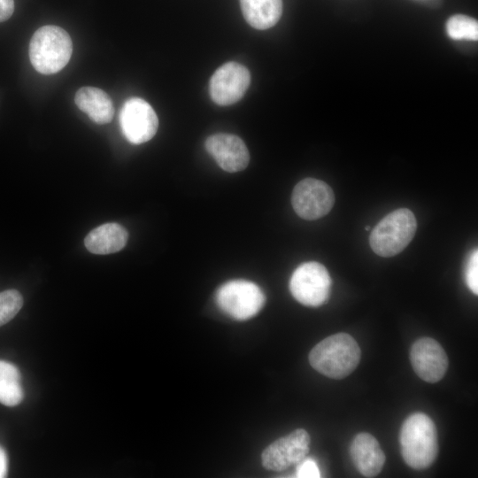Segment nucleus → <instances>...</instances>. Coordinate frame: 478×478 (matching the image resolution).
Listing matches in <instances>:
<instances>
[{
  "instance_id": "1",
  "label": "nucleus",
  "mask_w": 478,
  "mask_h": 478,
  "mask_svg": "<svg viewBox=\"0 0 478 478\" xmlns=\"http://www.w3.org/2000/svg\"><path fill=\"white\" fill-rule=\"evenodd\" d=\"M399 442L405 462L413 469H425L436 459V428L434 421L423 412H414L404 421Z\"/></svg>"
},
{
  "instance_id": "2",
  "label": "nucleus",
  "mask_w": 478,
  "mask_h": 478,
  "mask_svg": "<svg viewBox=\"0 0 478 478\" xmlns=\"http://www.w3.org/2000/svg\"><path fill=\"white\" fill-rule=\"evenodd\" d=\"M360 360V349L346 333L328 336L310 351L309 362L319 373L332 379H343L352 373Z\"/></svg>"
},
{
  "instance_id": "3",
  "label": "nucleus",
  "mask_w": 478,
  "mask_h": 478,
  "mask_svg": "<svg viewBox=\"0 0 478 478\" xmlns=\"http://www.w3.org/2000/svg\"><path fill=\"white\" fill-rule=\"evenodd\" d=\"M73 42L60 27L47 25L37 29L29 43V58L34 68L42 74L62 70L69 62Z\"/></svg>"
},
{
  "instance_id": "4",
  "label": "nucleus",
  "mask_w": 478,
  "mask_h": 478,
  "mask_svg": "<svg viewBox=\"0 0 478 478\" xmlns=\"http://www.w3.org/2000/svg\"><path fill=\"white\" fill-rule=\"evenodd\" d=\"M416 230L413 212L407 208L397 209L375 225L369 235V244L378 256L393 257L406 248Z\"/></svg>"
},
{
  "instance_id": "5",
  "label": "nucleus",
  "mask_w": 478,
  "mask_h": 478,
  "mask_svg": "<svg viewBox=\"0 0 478 478\" xmlns=\"http://www.w3.org/2000/svg\"><path fill=\"white\" fill-rule=\"evenodd\" d=\"M215 299L219 308L236 320L254 317L266 302L262 289L246 280H232L223 283L217 289Z\"/></svg>"
},
{
  "instance_id": "6",
  "label": "nucleus",
  "mask_w": 478,
  "mask_h": 478,
  "mask_svg": "<svg viewBox=\"0 0 478 478\" xmlns=\"http://www.w3.org/2000/svg\"><path fill=\"white\" fill-rule=\"evenodd\" d=\"M332 281L327 268L316 261L305 262L293 272L289 290L300 304L317 307L325 304L330 295Z\"/></svg>"
},
{
  "instance_id": "7",
  "label": "nucleus",
  "mask_w": 478,
  "mask_h": 478,
  "mask_svg": "<svg viewBox=\"0 0 478 478\" xmlns=\"http://www.w3.org/2000/svg\"><path fill=\"white\" fill-rule=\"evenodd\" d=\"M335 195L326 182L306 178L293 189L291 204L295 212L302 219L314 220L327 215L333 208Z\"/></svg>"
},
{
  "instance_id": "8",
  "label": "nucleus",
  "mask_w": 478,
  "mask_h": 478,
  "mask_svg": "<svg viewBox=\"0 0 478 478\" xmlns=\"http://www.w3.org/2000/svg\"><path fill=\"white\" fill-rule=\"evenodd\" d=\"M120 124L128 142L141 144L150 141L156 135L158 119L148 102L140 97H131L121 108Z\"/></svg>"
},
{
  "instance_id": "9",
  "label": "nucleus",
  "mask_w": 478,
  "mask_h": 478,
  "mask_svg": "<svg viewBox=\"0 0 478 478\" xmlns=\"http://www.w3.org/2000/svg\"><path fill=\"white\" fill-rule=\"evenodd\" d=\"M310 436L306 430L298 428L282 436L262 452V466L272 471H283L305 459L310 449Z\"/></svg>"
},
{
  "instance_id": "10",
  "label": "nucleus",
  "mask_w": 478,
  "mask_h": 478,
  "mask_svg": "<svg viewBox=\"0 0 478 478\" xmlns=\"http://www.w3.org/2000/svg\"><path fill=\"white\" fill-rule=\"evenodd\" d=\"M251 82L249 70L237 62H227L220 66L210 80L209 92L212 100L221 106L239 101Z\"/></svg>"
},
{
  "instance_id": "11",
  "label": "nucleus",
  "mask_w": 478,
  "mask_h": 478,
  "mask_svg": "<svg viewBox=\"0 0 478 478\" xmlns=\"http://www.w3.org/2000/svg\"><path fill=\"white\" fill-rule=\"evenodd\" d=\"M410 360L416 374L427 382H437L448 367L447 355L441 344L430 337L416 340L410 350Z\"/></svg>"
},
{
  "instance_id": "12",
  "label": "nucleus",
  "mask_w": 478,
  "mask_h": 478,
  "mask_svg": "<svg viewBox=\"0 0 478 478\" xmlns=\"http://www.w3.org/2000/svg\"><path fill=\"white\" fill-rule=\"evenodd\" d=\"M204 147L216 163L225 171L236 173L245 169L250 161L249 150L237 135L225 133L209 136Z\"/></svg>"
},
{
  "instance_id": "13",
  "label": "nucleus",
  "mask_w": 478,
  "mask_h": 478,
  "mask_svg": "<svg viewBox=\"0 0 478 478\" xmlns=\"http://www.w3.org/2000/svg\"><path fill=\"white\" fill-rule=\"evenodd\" d=\"M350 455L356 468L366 477L376 476L385 463L378 441L368 433L356 435L350 446Z\"/></svg>"
},
{
  "instance_id": "14",
  "label": "nucleus",
  "mask_w": 478,
  "mask_h": 478,
  "mask_svg": "<svg viewBox=\"0 0 478 478\" xmlns=\"http://www.w3.org/2000/svg\"><path fill=\"white\" fill-rule=\"evenodd\" d=\"M127 229L118 223H105L92 229L85 237L84 244L94 254L105 255L123 249L127 242Z\"/></svg>"
},
{
  "instance_id": "15",
  "label": "nucleus",
  "mask_w": 478,
  "mask_h": 478,
  "mask_svg": "<svg viewBox=\"0 0 478 478\" xmlns=\"http://www.w3.org/2000/svg\"><path fill=\"white\" fill-rule=\"evenodd\" d=\"M74 102L96 124H107L113 118L112 101L107 93L98 88H81L75 94Z\"/></svg>"
},
{
  "instance_id": "16",
  "label": "nucleus",
  "mask_w": 478,
  "mask_h": 478,
  "mask_svg": "<svg viewBox=\"0 0 478 478\" xmlns=\"http://www.w3.org/2000/svg\"><path fill=\"white\" fill-rule=\"evenodd\" d=\"M240 5L245 20L259 30L274 27L282 13V0H240Z\"/></svg>"
},
{
  "instance_id": "17",
  "label": "nucleus",
  "mask_w": 478,
  "mask_h": 478,
  "mask_svg": "<svg viewBox=\"0 0 478 478\" xmlns=\"http://www.w3.org/2000/svg\"><path fill=\"white\" fill-rule=\"evenodd\" d=\"M24 398L21 374L16 366L0 360V403L15 406Z\"/></svg>"
},
{
  "instance_id": "18",
  "label": "nucleus",
  "mask_w": 478,
  "mask_h": 478,
  "mask_svg": "<svg viewBox=\"0 0 478 478\" xmlns=\"http://www.w3.org/2000/svg\"><path fill=\"white\" fill-rule=\"evenodd\" d=\"M448 35L455 40H478V22L476 19L463 14H456L446 22Z\"/></svg>"
},
{
  "instance_id": "19",
  "label": "nucleus",
  "mask_w": 478,
  "mask_h": 478,
  "mask_svg": "<svg viewBox=\"0 0 478 478\" xmlns=\"http://www.w3.org/2000/svg\"><path fill=\"white\" fill-rule=\"evenodd\" d=\"M23 305V297L16 289L0 292V326L14 318Z\"/></svg>"
},
{
  "instance_id": "20",
  "label": "nucleus",
  "mask_w": 478,
  "mask_h": 478,
  "mask_svg": "<svg viewBox=\"0 0 478 478\" xmlns=\"http://www.w3.org/2000/svg\"><path fill=\"white\" fill-rule=\"evenodd\" d=\"M465 279L466 286L475 295L478 294V251L474 249L466 265Z\"/></svg>"
},
{
  "instance_id": "21",
  "label": "nucleus",
  "mask_w": 478,
  "mask_h": 478,
  "mask_svg": "<svg viewBox=\"0 0 478 478\" xmlns=\"http://www.w3.org/2000/svg\"><path fill=\"white\" fill-rule=\"evenodd\" d=\"M296 474L299 478L320 477V472L316 461L306 457L297 464Z\"/></svg>"
},
{
  "instance_id": "22",
  "label": "nucleus",
  "mask_w": 478,
  "mask_h": 478,
  "mask_svg": "<svg viewBox=\"0 0 478 478\" xmlns=\"http://www.w3.org/2000/svg\"><path fill=\"white\" fill-rule=\"evenodd\" d=\"M13 0H0V22L7 20L13 13Z\"/></svg>"
},
{
  "instance_id": "23",
  "label": "nucleus",
  "mask_w": 478,
  "mask_h": 478,
  "mask_svg": "<svg viewBox=\"0 0 478 478\" xmlns=\"http://www.w3.org/2000/svg\"><path fill=\"white\" fill-rule=\"evenodd\" d=\"M8 471V457L4 449L0 446V478L5 477Z\"/></svg>"
},
{
  "instance_id": "24",
  "label": "nucleus",
  "mask_w": 478,
  "mask_h": 478,
  "mask_svg": "<svg viewBox=\"0 0 478 478\" xmlns=\"http://www.w3.org/2000/svg\"><path fill=\"white\" fill-rule=\"evenodd\" d=\"M365 229H366V230H369V229H370V227H369V226H366V227H365Z\"/></svg>"
}]
</instances>
